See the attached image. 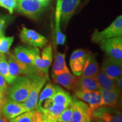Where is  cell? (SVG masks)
I'll return each mask as SVG.
<instances>
[{"mask_svg":"<svg viewBox=\"0 0 122 122\" xmlns=\"http://www.w3.org/2000/svg\"><path fill=\"white\" fill-rule=\"evenodd\" d=\"M34 76H18L8 88L6 94L9 98L20 102H25L32 87Z\"/></svg>","mask_w":122,"mask_h":122,"instance_id":"cell-1","label":"cell"},{"mask_svg":"<svg viewBox=\"0 0 122 122\" xmlns=\"http://www.w3.org/2000/svg\"><path fill=\"white\" fill-rule=\"evenodd\" d=\"M9 71L10 75L16 79L18 76L44 75L34 66L25 65L20 62L11 53H9L7 58Z\"/></svg>","mask_w":122,"mask_h":122,"instance_id":"cell-2","label":"cell"},{"mask_svg":"<svg viewBox=\"0 0 122 122\" xmlns=\"http://www.w3.org/2000/svg\"><path fill=\"white\" fill-rule=\"evenodd\" d=\"M122 35V15L118 16L107 28L102 31L96 30L92 35V41L99 44L102 41L120 37Z\"/></svg>","mask_w":122,"mask_h":122,"instance_id":"cell-3","label":"cell"},{"mask_svg":"<svg viewBox=\"0 0 122 122\" xmlns=\"http://www.w3.org/2000/svg\"><path fill=\"white\" fill-rule=\"evenodd\" d=\"M45 6L38 0H17L16 10L18 13L33 19H37Z\"/></svg>","mask_w":122,"mask_h":122,"instance_id":"cell-4","label":"cell"},{"mask_svg":"<svg viewBox=\"0 0 122 122\" xmlns=\"http://www.w3.org/2000/svg\"><path fill=\"white\" fill-rule=\"evenodd\" d=\"M48 79L45 75L34 76L32 87L27 100L24 102L27 111L36 109L39 94Z\"/></svg>","mask_w":122,"mask_h":122,"instance_id":"cell-5","label":"cell"},{"mask_svg":"<svg viewBox=\"0 0 122 122\" xmlns=\"http://www.w3.org/2000/svg\"><path fill=\"white\" fill-rule=\"evenodd\" d=\"M101 49L108 57L122 62V37H114L99 42Z\"/></svg>","mask_w":122,"mask_h":122,"instance_id":"cell-6","label":"cell"},{"mask_svg":"<svg viewBox=\"0 0 122 122\" xmlns=\"http://www.w3.org/2000/svg\"><path fill=\"white\" fill-rule=\"evenodd\" d=\"M19 37L23 42L34 48H42L48 42V39L43 35L25 27L20 30Z\"/></svg>","mask_w":122,"mask_h":122,"instance_id":"cell-7","label":"cell"},{"mask_svg":"<svg viewBox=\"0 0 122 122\" xmlns=\"http://www.w3.org/2000/svg\"><path fill=\"white\" fill-rule=\"evenodd\" d=\"M92 118L104 122H122L121 112L112 107L102 106L94 110Z\"/></svg>","mask_w":122,"mask_h":122,"instance_id":"cell-8","label":"cell"},{"mask_svg":"<svg viewBox=\"0 0 122 122\" xmlns=\"http://www.w3.org/2000/svg\"><path fill=\"white\" fill-rule=\"evenodd\" d=\"M1 112L7 119L10 120L26 112L24 102H20L11 99H6L1 109Z\"/></svg>","mask_w":122,"mask_h":122,"instance_id":"cell-9","label":"cell"},{"mask_svg":"<svg viewBox=\"0 0 122 122\" xmlns=\"http://www.w3.org/2000/svg\"><path fill=\"white\" fill-rule=\"evenodd\" d=\"M39 53H40L39 48L30 46H19L14 49L13 55L20 62L27 65L34 66L33 62L35 57Z\"/></svg>","mask_w":122,"mask_h":122,"instance_id":"cell-10","label":"cell"},{"mask_svg":"<svg viewBox=\"0 0 122 122\" xmlns=\"http://www.w3.org/2000/svg\"><path fill=\"white\" fill-rule=\"evenodd\" d=\"M86 51L82 49H77L73 51L70 59V66L74 75L80 76L83 72L86 61Z\"/></svg>","mask_w":122,"mask_h":122,"instance_id":"cell-11","label":"cell"},{"mask_svg":"<svg viewBox=\"0 0 122 122\" xmlns=\"http://www.w3.org/2000/svg\"><path fill=\"white\" fill-rule=\"evenodd\" d=\"M73 108L72 115L69 122H81L86 115L92 114L89 105L76 98H72L71 102Z\"/></svg>","mask_w":122,"mask_h":122,"instance_id":"cell-12","label":"cell"},{"mask_svg":"<svg viewBox=\"0 0 122 122\" xmlns=\"http://www.w3.org/2000/svg\"><path fill=\"white\" fill-rule=\"evenodd\" d=\"M101 70L110 78L117 80L122 74V62L108 57L102 62Z\"/></svg>","mask_w":122,"mask_h":122,"instance_id":"cell-13","label":"cell"},{"mask_svg":"<svg viewBox=\"0 0 122 122\" xmlns=\"http://www.w3.org/2000/svg\"><path fill=\"white\" fill-rule=\"evenodd\" d=\"M81 0H61V24L67 25L80 4Z\"/></svg>","mask_w":122,"mask_h":122,"instance_id":"cell-14","label":"cell"},{"mask_svg":"<svg viewBox=\"0 0 122 122\" xmlns=\"http://www.w3.org/2000/svg\"><path fill=\"white\" fill-rule=\"evenodd\" d=\"M54 82L59 84L68 90H74L77 86L79 78L70 72H65L59 75L52 74Z\"/></svg>","mask_w":122,"mask_h":122,"instance_id":"cell-15","label":"cell"},{"mask_svg":"<svg viewBox=\"0 0 122 122\" xmlns=\"http://www.w3.org/2000/svg\"><path fill=\"white\" fill-rule=\"evenodd\" d=\"M99 66L95 56L86 51V61L80 77H92L95 78L99 71Z\"/></svg>","mask_w":122,"mask_h":122,"instance_id":"cell-16","label":"cell"},{"mask_svg":"<svg viewBox=\"0 0 122 122\" xmlns=\"http://www.w3.org/2000/svg\"><path fill=\"white\" fill-rule=\"evenodd\" d=\"M61 0H57L55 12V37L56 44L58 45H64L66 36L62 33L61 29Z\"/></svg>","mask_w":122,"mask_h":122,"instance_id":"cell-17","label":"cell"},{"mask_svg":"<svg viewBox=\"0 0 122 122\" xmlns=\"http://www.w3.org/2000/svg\"><path fill=\"white\" fill-rule=\"evenodd\" d=\"M95 79L98 82L101 89L109 91L119 89L117 87L116 80L109 77L102 70H99Z\"/></svg>","mask_w":122,"mask_h":122,"instance_id":"cell-18","label":"cell"},{"mask_svg":"<svg viewBox=\"0 0 122 122\" xmlns=\"http://www.w3.org/2000/svg\"><path fill=\"white\" fill-rule=\"evenodd\" d=\"M100 93L102 100L103 106L115 107L118 104L120 91L115 89L114 91H104L100 89Z\"/></svg>","mask_w":122,"mask_h":122,"instance_id":"cell-19","label":"cell"},{"mask_svg":"<svg viewBox=\"0 0 122 122\" xmlns=\"http://www.w3.org/2000/svg\"><path fill=\"white\" fill-rule=\"evenodd\" d=\"M75 89L93 92L98 91L100 88L98 82L94 77H80L79 79Z\"/></svg>","mask_w":122,"mask_h":122,"instance_id":"cell-20","label":"cell"},{"mask_svg":"<svg viewBox=\"0 0 122 122\" xmlns=\"http://www.w3.org/2000/svg\"><path fill=\"white\" fill-rule=\"evenodd\" d=\"M54 103L65 105L67 106L72 101V98L69 93L58 86L57 92L50 98Z\"/></svg>","mask_w":122,"mask_h":122,"instance_id":"cell-21","label":"cell"},{"mask_svg":"<svg viewBox=\"0 0 122 122\" xmlns=\"http://www.w3.org/2000/svg\"><path fill=\"white\" fill-rule=\"evenodd\" d=\"M65 53H56L53 66V74L59 75L70 71L65 62Z\"/></svg>","mask_w":122,"mask_h":122,"instance_id":"cell-22","label":"cell"},{"mask_svg":"<svg viewBox=\"0 0 122 122\" xmlns=\"http://www.w3.org/2000/svg\"><path fill=\"white\" fill-rule=\"evenodd\" d=\"M40 56L42 63V72L49 79L48 71L52 62V48L51 45L45 46Z\"/></svg>","mask_w":122,"mask_h":122,"instance_id":"cell-23","label":"cell"},{"mask_svg":"<svg viewBox=\"0 0 122 122\" xmlns=\"http://www.w3.org/2000/svg\"><path fill=\"white\" fill-rule=\"evenodd\" d=\"M58 86V85L52 84L50 83L47 84L39 95L36 109L40 107L44 101L51 98L57 92Z\"/></svg>","mask_w":122,"mask_h":122,"instance_id":"cell-24","label":"cell"},{"mask_svg":"<svg viewBox=\"0 0 122 122\" xmlns=\"http://www.w3.org/2000/svg\"><path fill=\"white\" fill-rule=\"evenodd\" d=\"M0 74L2 75L9 84L11 85L15 80L9 73L7 57L5 54H0Z\"/></svg>","mask_w":122,"mask_h":122,"instance_id":"cell-25","label":"cell"},{"mask_svg":"<svg viewBox=\"0 0 122 122\" xmlns=\"http://www.w3.org/2000/svg\"><path fill=\"white\" fill-rule=\"evenodd\" d=\"M88 103L90 109L92 111L97 108L103 106L102 100L99 90L92 92L91 99Z\"/></svg>","mask_w":122,"mask_h":122,"instance_id":"cell-26","label":"cell"},{"mask_svg":"<svg viewBox=\"0 0 122 122\" xmlns=\"http://www.w3.org/2000/svg\"><path fill=\"white\" fill-rule=\"evenodd\" d=\"M14 37L5 35L0 37V54H9V50L13 43Z\"/></svg>","mask_w":122,"mask_h":122,"instance_id":"cell-27","label":"cell"},{"mask_svg":"<svg viewBox=\"0 0 122 122\" xmlns=\"http://www.w3.org/2000/svg\"><path fill=\"white\" fill-rule=\"evenodd\" d=\"M35 109L26 111L14 118L9 120V122H33Z\"/></svg>","mask_w":122,"mask_h":122,"instance_id":"cell-28","label":"cell"},{"mask_svg":"<svg viewBox=\"0 0 122 122\" xmlns=\"http://www.w3.org/2000/svg\"><path fill=\"white\" fill-rule=\"evenodd\" d=\"M73 108L71 104L68 105L58 118V122H69L72 115Z\"/></svg>","mask_w":122,"mask_h":122,"instance_id":"cell-29","label":"cell"},{"mask_svg":"<svg viewBox=\"0 0 122 122\" xmlns=\"http://www.w3.org/2000/svg\"><path fill=\"white\" fill-rule=\"evenodd\" d=\"M11 19L12 18L9 15L0 14V37L5 35V30Z\"/></svg>","mask_w":122,"mask_h":122,"instance_id":"cell-30","label":"cell"},{"mask_svg":"<svg viewBox=\"0 0 122 122\" xmlns=\"http://www.w3.org/2000/svg\"><path fill=\"white\" fill-rule=\"evenodd\" d=\"M17 0H2L0 1V6L7 9L10 14H13L16 9Z\"/></svg>","mask_w":122,"mask_h":122,"instance_id":"cell-31","label":"cell"},{"mask_svg":"<svg viewBox=\"0 0 122 122\" xmlns=\"http://www.w3.org/2000/svg\"><path fill=\"white\" fill-rule=\"evenodd\" d=\"M74 90L75 94L77 98L87 103L89 101L92 95V92L79 89H75Z\"/></svg>","mask_w":122,"mask_h":122,"instance_id":"cell-32","label":"cell"},{"mask_svg":"<svg viewBox=\"0 0 122 122\" xmlns=\"http://www.w3.org/2000/svg\"><path fill=\"white\" fill-rule=\"evenodd\" d=\"M33 65L35 66V67L37 68L38 70H39L42 74H44L43 72H42V63L41 58L40 56V53H37L36 55V56H35L34 62H33Z\"/></svg>","mask_w":122,"mask_h":122,"instance_id":"cell-33","label":"cell"},{"mask_svg":"<svg viewBox=\"0 0 122 122\" xmlns=\"http://www.w3.org/2000/svg\"><path fill=\"white\" fill-rule=\"evenodd\" d=\"M33 122H58V120H57V121H52V120L45 119L43 118L41 113L36 109H35Z\"/></svg>","mask_w":122,"mask_h":122,"instance_id":"cell-34","label":"cell"},{"mask_svg":"<svg viewBox=\"0 0 122 122\" xmlns=\"http://www.w3.org/2000/svg\"><path fill=\"white\" fill-rule=\"evenodd\" d=\"M8 88V85H7L6 81L2 76V75L0 74V91L6 94Z\"/></svg>","mask_w":122,"mask_h":122,"instance_id":"cell-35","label":"cell"},{"mask_svg":"<svg viewBox=\"0 0 122 122\" xmlns=\"http://www.w3.org/2000/svg\"><path fill=\"white\" fill-rule=\"evenodd\" d=\"M6 94L0 91V109L2 107V105L5 102L7 98L6 97Z\"/></svg>","mask_w":122,"mask_h":122,"instance_id":"cell-36","label":"cell"},{"mask_svg":"<svg viewBox=\"0 0 122 122\" xmlns=\"http://www.w3.org/2000/svg\"><path fill=\"white\" fill-rule=\"evenodd\" d=\"M92 114H89V115H86L81 122H92Z\"/></svg>","mask_w":122,"mask_h":122,"instance_id":"cell-37","label":"cell"},{"mask_svg":"<svg viewBox=\"0 0 122 122\" xmlns=\"http://www.w3.org/2000/svg\"><path fill=\"white\" fill-rule=\"evenodd\" d=\"M38 1H39L44 6L46 7L49 5V3L50 0H38Z\"/></svg>","mask_w":122,"mask_h":122,"instance_id":"cell-38","label":"cell"},{"mask_svg":"<svg viewBox=\"0 0 122 122\" xmlns=\"http://www.w3.org/2000/svg\"><path fill=\"white\" fill-rule=\"evenodd\" d=\"M0 122H8L7 119L4 117L2 112H1V109H0Z\"/></svg>","mask_w":122,"mask_h":122,"instance_id":"cell-39","label":"cell"},{"mask_svg":"<svg viewBox=\"0 0 122 122\" xmlns=\"http://www.w3.org/2000/svg\"><path fill=\"white\" fill-rule=\"evenodd\" d=\"M103 122V121H101V120H98V121H97V122Z\"/></svg>","mask_w":122,"mask_h":122,"instance_id":"cell-40","label":"cell"},{"mask_svg":"<svg viewBox=\"0 0 122 122\" xmlns=\"http://www.w3.org/2000/svg\"><path fill=\"white\" fill-rule=\"evenodd\" d=\"M2 1V0H0V1Z\"/></svg>","mask_w":122,"mask_h":122,"instance_id":"cell-41","label":"cell"}]
</instances>
